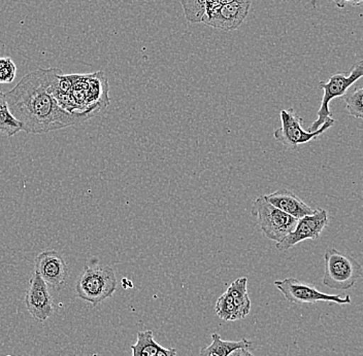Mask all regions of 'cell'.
<instances>
[{"mask_svg": "<svg viewBox=\"0 0 363 356\" xmlns=\"http://www.w3.org/2000/svg\"><path fill=\"white\" fill-rule=\"evenodd\" d=\"M62 70L38 68L26 74L13 90L4 94L8 108L27 134H45L77 126L94 113H70L63 110L52 93L54 79Z\"/></svg>", "mask_w": 363, "mask_h": 356, "instance_id": "1", "label": "cell"}, {"mask_svg": "<svg viewBox=\"0 0 363 356\" xmlns=\"http://www.w3.org/2000/svg\"><path fill=\"white\" fill-rule=\"evenodd\" d=\"M116 289L117 278L110 266H86L76 283L79 298L93 307L112 297Z\"/></svg>", "mask_w": 363, "mask_h": 356, "instance_id": "2", "label": "cell"}, {"mask_svg": "<svg viewBox=\"0 0 363 356\" xmlns=\"http://www.w3.org/2000/svg\"><path fill=\"white\" fill-rule=\"evenodd\" d=\"M325 272L323 285L329 289H350L362 277V266L353 256L330 248L324 255Z\"/></svg>", "mask_w": 363, "mask_h": 356, "instance_id": "3", "label": "cell"}, {"mask_svg": "<svg viewBox=\"0 0 363 356\" xmlns=\"http://www.w3.org/2000/svg\"><path fill=\"white\" fill-rule=\"evenodd\" d=\"M251 212L262 234L277 243L291 233L297 223L294 217L281 212L267 202L264 195L254 201Z\"/></svg>", "mask_w": 363, "mask_h": 356, "instance_id": "4", "label": "cell"}, {"mask_svg": "<svg viewBox=\"0 0 363 356\" xmlns=\"http://www.w3.org/2000/svg\"><path fill=\"white\" fill-rule=\"evenodd\" d=\"M363 76V61L358 60L354 63L351 67L349 74H333L329 78L328 83L320 81L319 88L324 91L323 98H322L321 105L317 112V120L308 128V132L316 131L322 125L324 124L329 117H331L330 110H329V103L333 99L339 98L347 94V91L353 84H355L358 79Z\"/></svg>", "mask_w": 363, "mask_h": 356, "instance_id": "5", "label": "cell"}, {"mask_svg": "<svg viewBox=\"0 0 363 356\" xmlns=\"http://www.w3.org/2000/svg\"><path fill=\"white\" fill-rule=\"evenodd\" d=\"M280 117L282 126L274 131V136L277 142L290 149H296L299 145L308 144V142L317 139L319 136L330 129L335 122L333 117H329L328 121L324 122L318 130L308 132L301 126L303 119L292 108L283 110L280 113Z\"/></svg>", "mask_w": 363, "mask_h": 356, "instance_id": "6", "label": "cell"}, {"mask_svg": "<svg viewBox=\"0 0 363 356\" xmlns=\"http://www.w3.org/2000/svg\"><path fill=\"white\" fill-rule=\"evenodd\" d=\"M274 287L282 292L286 300L294 304H314L318 302H330L339 305L351 304L350 296L342 298L337 294H326L318 290L314 285L296 278L289 277L274 281Z\"/></svg>", "mask_w": 363, "mask_h": 356, "instance_id": "7", "label": "cell"}, {"mask_svg": "<svg viewBox=\"0 0 363 356\" xmlns=\"http://www.w3.org/2000/svg\"><path fill=\"white\" fill-rule=\"evenodd\" d=\"M328 224V212L322 208H317L312 214L306 215L297 221L294 231L286 236L282 241L277 243V249L281 253H285L305 240H316Z\"/></svg>", "mask_w": 363, "mask_h": 356, "instance_id": "8", "label": "cell"}, {"mask_svg": "<svg viewBox=\"0 0 363 356\" xmlns=\"http://www.w3.org/2000/svg\"><path fill=\"white\" fill-rule=\"evenodd\" d=\"M25 306L34 321L44 323L54 314L53 300L48 285L36 272L29 281V287L25 296Z\"/></svg>", "mask_w": 363, "mask_h": 356, "instance_id": "9", "label": "cell"}, {"mask_svg": "<svg viewBox=\"0 0 363 356\" xmlns=\"http://www.w3.org/2000/svg\"><path fill=\"white\" fill-rule=\"evenodd\" d=\"M252 0H233L221 6L210 17L203 18L201 23L221 30H235L248 16Z\"/></svg>", "mask_w": 363, "mask_h": 356, "instance_id": "10", "label": "cell"}, {"mask_svg": "<svg viewBox=\"0 0 363 356\" xmlns=\"http://www.w3.org/2000/svg\"><path fill=\"white\" fill-rule=\"evenodd\" d=\"M34 272L50 287L59 289L68 275V268L63 256L58 251H45L36 256Z\"/></svg>", "mask_w": 363, "mask_h": 356, "instance_id": "11", "label": "cell"}, {"mask_svg": "<svg viewBox=\"0 0 363 356\" xmlns=\"http://www.w3.org/2000/svg\"><path fill=\"white\" fill-rule=\"evenodd\" d=\"M264 197L272 206L285 212L286 214L294 217L297 221L314 212V209L306 205L305 202L299 199L294 192L287 189L276 190L272 194L265 195Z\"/></svg>", "mask_w": 363, "mask_h": 356, "instance_id": "12", "label": "cell"}, {"mask_svg": "<svg viewBox=\"0 0 363 356\" xmlns=\"http://www.w3.org/2000/svg\"><path fill=\"white\" fill-rule=\"evenodd\" d=\"M235 305L238 306L242 316H248L251 310V300L248 294V279L240 277L233 281L226 290Z\"/></svg>", "mask_w": 363, "mask_h": 356, "instance_id": "13", "label": "cell"}, {"mask_svg": "<svg viewBox=\"0 0 363 356\" xmlns=\"http://www.w3.org/2000/svg\"><path fill=\"white\" fill-rule=\"evenodd\" d=\"M253 342L247 339H242L240 341H225L218 334L212 335V343L211 345L203 347L204 351L214 353L217 356H228L233 351L237 349H248Z\"/></svg>", "mask_w": 363, "mask_h": 356, "instance_id": "14", "label": "cell"}, {"mask_svg": "<svg viewBox=\"0 0 363 356\" xmlns=\"http://www.w3.org/2000/svg\"><path fill=\"white\" fill-rule=\"evenodd\" d=\"M162 346L154 340L152 331L138 333V340L135 345L131 346L133 356H157Z\"/></svg>", "mask_w": 363, "mask_h": 356, "instance_id": "15", "label": "cell"}, {"mask_svg": "<svg viewBox=\"0 0 363 356\" xmlns=\"http://www.w3.org/2000/svg\"><path fill=\"white\" fill-rule=\"evenodd\" d=\"M215 312L220 318L225 321H235L244 318L238 306L235 305V302L227 292L218 299L215 306Z\"/></svg>", "mask_w": 363, "mask_h": 356, "instance_id": "16", "label": "cell"}, {"mask_svg": "<svg viewBox=\"0 0 363 356\" xmlns=\"http://www.w3.org/2000/svg\"><path fill=\"white\" fill-rule=\"evenodd\" d=\"M208 0H180L186 20L189 23H201Z\"/></svg>", "mask_w": 363, "mask_h": 356, "instance_id": "17", "label": "cell"}, {"mask_svg": "<svg viewBox=\"0 0 363 356\" xmlns=\"http://www.w3.org/2000/svg\"><path fill=\"white\" fill-rule=\"evenodd\" d=\"M363 88L352 91L349 94L344 95V101L346 103V108L349 115L355 119H363Z\"/></svg>", "mask_w": 363, "mask_h": 356, "instance_id": "18", "label": "cell"}, {"mask_svg": "<svg viewBox=\"0 0 363 356\" xmlns=\"http://www.w3.org/2000/svg\"><path fill=\"white\" fill-rule=\"evenodd\" d=\"M22 131L20 122L13 117L8 108L0 110V133L6 137H13Z\"/></svg>", "mask_w": 363, "mask_h": 356, "instance_id": "19", "label": "cell"}, {"mask_svg": "<svg viewBox=\"0 0 363 356\" xmlns=\"http://www.w3.org/2000/svg\"><path fill=\"white\" fill-rule=\"evenodd\" d=\"M17 67L11 58H0V84H11L16 78Z\"/></svg>", "mask_w": 363, "mask_h": 356, "instance_id": "20", "label": "cell"}, {"mask_svg": "<svg viewBox=\"0 0 363 356\" xmlns=\"http://www.w3.org/2000/svg\"><path fill=\"white\" fill-rule=\"evenodd\" d=\"M233 1V0H208L206 4V8H204L203 18L210 17L216 11L219 10L221 6H225V4Z\"/></svg>", "mask_w": 363, "mask_h": 356, "instance_id": "21", "label": "cell"}, {"mask_svg": "<svg viewBox=\"0 0 363 356\" xmlns=\"http://www.w3.org/2000/svg\"><path fill=\"white\" fill-rule=\"evenodd\" d=\"M335 6L339 8H344L347 4H351L353 6H362L363 0H333Z\"/></svg>", "mask_w": 363, "mask_h": 356, "instance_id": "22", "label": "cell"}, {"mask_svg": "<svg viewBox=\"0 0 363 356\" xmlns=\"http://www.w3.org/2000/svg\"><path fill=\"white\" fill-rule=\"evenodd\" d=\"M228 356H254L252 355L250 351H248V349L245 348H240L237 349V350L233 351V352L230 353Z\"/></svg>", "mask_w": 363, "mask_h": 356, "instance_id": "23", "label": "cell"}, {"mask_svg": "<svg viewBox=\"0 0 363 356\" xmlns=\"http://www.w3.org/2000/svg\"><path fill=\"white\" fill-rule=\"evenodd\" d=\"M6 108H8V103H6V96H4V93L0 92V110Z\"/></svg>", "mask_w": 363, "mask_h": 356, "instance_id": "24", "label": "cell"}, {"mask_svg": "<svg viewBox=\"0 0 363 356\" xmlns=\"http://www.w3.org/2000/svg\"><path fill=\"white\" fill-rule=\"evenodd\" d=\"M199 356H217L212 352H208V351H204L203 348L199 351Z\"/></svg>", "mask_w": 363, "mask_h": 356, "instance_id": "25", "label": "cell"}]
</instances>
